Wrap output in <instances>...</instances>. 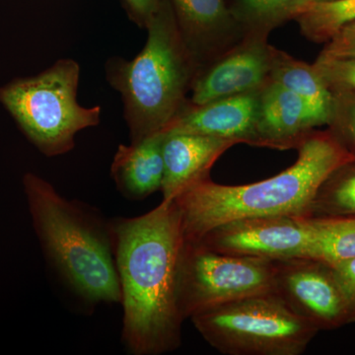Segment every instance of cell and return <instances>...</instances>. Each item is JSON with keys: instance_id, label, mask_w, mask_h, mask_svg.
I'll return each mask as SVG.
<instances>
[{"instance_id": "8992f818", "label": "cell", "mask_w": 355, "mask_h": 355, "mask_svg": "<svg viewBox=\"0 0 355 355\" xmlns=\"http://www.w3.org/2000/svg\"><path fill=\"white\" fill-rule=\"evenodd\" d=\"M191 320L202 338L226 355H301L319 331L273 293L226 303Z\"/></svg>"}, {"instance_id": "9c48e42d", "label": "cell", "mask_w": 355, "mask_h": 355, "mask_svg": "<svg viewBox=\"0 0 355 355\" xmlns=\"http://www.w3.org/2000/svg\"><path fill=\"white\" fill-rule=\"evenodd\" d=\"M218 253L266 260L315 259L314 244L302 217H246L212 228L198 240Z\"/></svg>"}, {"instance_id": "603a6c76", "label": "cell", "mask_w": 355, "mask_h": 355, "mask_svg": "<svg viewBox=\"0 0 355 355\" xmlns=\"http://www.w3.org/2000/svg\"><path fill=\"white\" fill-rule=\"evenodd\" d=\"M320 57L329 58H355V21L343 26L327 42Z\"/></svg>"}, {"instance_id": "d6986e66", "label": "cell", "mask_w": 355, "mask_h": 355, "mask_svg": "<svg viewBox=\"0 0 355 355\" xmlns=\"http://www.w3.org/2000/svg\"><path fill=\"white\" fill-rule=\"evenodd\" d=\"M355 216V158L324 180L315 193L307 217Z\"/></svg>"}, {"instance_id": "9a60e30c", "label": "cell", "mask_w": 355, "mask_h": 355, "mask_svg": "<svg viewBox=\"0 0 355 355\" xmlns=\"http://www.w3.org/2000/svg\"><path fill=\"white\" fill-rule=\"evenodd\" d=\"M163 133L130 144H121L114 154L111 175L119 191L130 200H144L161 190L164 176Z\"/></svg>"}, {"instance_id": "ba28073f", "label": "cell", "mask_w": 355, "mask_h": 355, "mask_svg": "<svg viewBox=\"0 0 355 355\" xmlns=\"http://www.w3.org/2000/svg\"><path fill=\"white\" fill-rule=\"evenodd\" d=\"M273 294L318 331L352 323L333 266L315 259L275 261Z\"/></svg>"}, {"instance_id": "5bb4252c", "label": "cell", "mask_w": 355, "mask_h": 355, "mask_svg": "<svg viewBox=\"0 0 355 355\" xmlns=\"http://www.w3.org/2000/svg\"><path fill=\"white\" fill-rule=\"evenodd\" d=\"M321 125L306 103L288 89L272 80L261 89L258 147L296 149L306 135Z\"/></svg>"}, {"instance_id": "44dd1931", "label": "cell", "mask_w": 355, "mask_h": 355, "mask_svg": "<svg viewBox=\"0 0 355 355\" xmlns=\"http://www.w3.org/2000/svg\"><path fill=\"white\" fill-rule=\"evenodd\" d=\"M329 130L355 155V91L336 90Z\"/></svg>"}, {"instance_id": "4fadbf2b", "label": "cell", "mask_w": 355, "mask_h": 355, "mask_svg": "<svg viewBox=\"0 0 355 355\" xmlns=\"http://www.w3.org/2000/svg\"><path fill=\"white\" fill-rule=\"evenodd\" d=\"M163 135V202H172L193 184L209 178L217 159L238 144L234 140L195 133Z\"/></svg>"}, {"instance_id": "484cf974", "label": "cell", "mask_w": 355, "mask_h": 355, "mask_svg": "<svg viewBox=\"0 0 355 355\" xmlns=\"http://www.w3.org/2000/svg\"><path fill=\"white\" fill-rule=\"evenodd\" d=\"M317 1H331V0H310V2H317Z\"/></svg>"}, {"instance_id": "ffe728a7", "label": "cell", "mask_w": 355, "mask_h": 355, "mask_svg": "<svg viewBox=\"0 0 355 355\" xmlns=\"http://www.w3.org/2000/svg\"><path fill=\"white\" fill-rule=\"evenodd\" d=\"M294 20L306 39L326 44L343 26L354 22L355 0L309 2Z\"/></svg>"}, {"instance_id": "7a4b0ae2", "label": "cell", "mask_w": 355, "mask_h": 355, "mask_svg": "<svg viewBox=\"0 0 355 355\" xmlns=\"http://www.w3.org/2000/svg\"><path fill=\"white\" fill-rule=\"evenodd\" d=\"M296 149V162L265 181L226 186L207 178L178 196L174 202L186 241L197 242L212 228L235 219L307 217L320 184L338 166L355 158L330 130H313Z\"/></svg>"}, {"instance_id": "cb8c5ba5", "label": "cell", "mask_w": 355, "mask_h": 355, "mask_svg": "<svg viewBox=\"0 0 355 355\" xmlns=\"http://www.w3.org/2000/svg\"><path fill=\"white\" fill-rule=\"evenodd\" d=\"M334 272L349 308L350 322H355V259L334 263Z\"/></svg>"}, {"instance_id": "5b68a950", "label": "cell", "mask_w": 355, "mask_h": 355, "mask_svg": "<svg viewBox=\"0 0 355 355\" xmlns=\"http://www.w3.org/2000/svg\"><path fill=\"white\" fill-rule=\"evenodd\" d=\"M80 65L62 58L38 76L16 79L0 88V102L27 139L49 157L76 146V135L100 123L101 107L77 101Z\"/></svg>"}, {"instance_id": "ac0fdd59", "label": "cell", "mask_w": 355, "mask_h": 355, "mask_svg": "<svg viewBox=\"0 0 355 355\" xmlns=\"http://www.w3.org/2000/svg\"><path fill=\"white\" fill-rule=\"evenodd\" d=\"M302 218L312 237L316 260L334 265L355 259V216Z\"/></svg>"}, {"instance_id": "6da1fadb", "label": "cell", "mask_w": 355, "mask_h": 355, "mask_svg": "<svg viewBox=\"0 0 355 355\" xmlns=\"http://www.w3.org/2000/svg\"><path fill=\"white\" fill-rule=\"evenodd\" d=\"M114 260L123 307V340L130 354L160 355L181 345L184 321L178 279L184 245L174 200L148 214L114 219Z\"/></svg>"}, {"instance_id": "2e32d148", "label": "cell", "mask_w": 355, "mask_h": 355, "mask_svg": "<svg viewBox=\"0 0 355 355\" xmlns=\"http://www.w3.org/2000/svg\"><path fill=\"white\" fill-rule=\"evenodd\" d=\"M270 80L284 86L306 103L322 125H328L333 93L317 73L314 65L272 48Z\"/></svg>"}, {"instance_id": "7c38bea8", "label": "cell", "mask_w": 355, "mask_h": 355, "mask_svg": "<svg viewBox=\"0 0 355 355\" xmlns=\"http://www.w3.org/2000/svg\"><path fill=\"white\" fill-rule=\"evenodd\" d=\"M178 29L198 70L244 38L226 0H170Z\"/></svg>"}, {"instance_id": "7402d4cb", "label": "cell", "mask_w": 355, "mask_h": 355, "mask_svg": "<svg viewBox=\"0 0 355 355\" xmlns=\"http://www.w3.org/2000/svg\"><path fill=\"white\" fill-rule=\"evenodd\" d=\"M313 65L331 91H355V58H329L319 55Z\"/></svg>"}, {"instance_id": "277c9868", "label": "cell", "mask_w": 355, "mask_h": 355, "mask_svg": "<svg viewBox=\"0 0 355 355\" xmlns=\"http://www.w3.org/2000/svg\"><path fill=\"white\" fill-rule=\"evenodd\" d=\"M23 187L33 225L49 260L91 303H121L111 225H101L48 181L27 173Z\"/></svg>"}, {"instance_id": "3957f363", "label": "cell", "mask_w": 355, "mask_h": 355, "mask_svg": "<svg viewBox=\"0 0 355 355\" xmlns=\"http://www.w3.org/2000/svg\"><path fill=\"white\" fill-rule=\"evenodd\" d=\"M146 46L132 60L110 58L106 76L123 102L130 144L164 132L188 101L198 67L187 48L170 0L146 27Z\"/></svg>"}, {"instance_id": "e0dca14e", "label": "cell", "mask_w": 355, "mask_h": 355, "mask_svg": "<svg viewBox=\"0 0 355 355\" xmlns=\"http://www.w3.org/2000/svg\"><path fill=\"white\" fill-rule=\"evenodd\" d=\"M310 0H232L229 10L244 37L268 38L270 33L289 20Z\"/></svg>"}, {"instance_id": "30bf717a", "label": "cell", "mask_w": 355, "mask_h": 355, "mask_svg": "<svg viewBox=\"0 0 355 355\" xmlns=\"http://www.w3.org/2000/svg\"><path fill=\"white\" fill-rule=\"evenodd\" d=\"M272 48L268 38L244 37L234 48L198 70L190 101L205 104L263 87L270 80Z\"/></svg>"}, {"instance_id": "8fae6325", "label": "cell", "mask_w": 355, "mask_h": 355, "mask_svg": "<svg viewBox=\"0 0 355 355\" xmlns=\"http://www.w3.org/2000/svg\"><path fill=\"white\" fill-rule=\"evenodd\" d=\"M261 89L200 105L189 99L162 133H195L258 146Z\"/></svg>"}, {"instance_id": "d4e9b609", "label": "cell", "mask_w": 355, "mask_h": 355, "mask_svg": "<svg viewBox=\"0 0 355 355\" xmlns=\"http://www.w3.org/2000/svg\"><path fill=\"white\" fill-rule=\"evenodd\" d=\"M130 19L142 29H146L149 21L158 9L161 0H121Z\"/></svg>"}, {"instance_id": "52a82bcc", "label": "cell", "mask_w": 355, "mask_h": 355, "mask_svg": "<svg viewBox=\"0 0 355 355\" xmlns=\"http://www.w3.org/2000/svg\"><path fill=\"white\" fill-rule=\"evenodd\" d=\"M275 261L218 253L184 239L178 279L184 320L239 299L272 293Z\"/></svg>"}]
</instances>
